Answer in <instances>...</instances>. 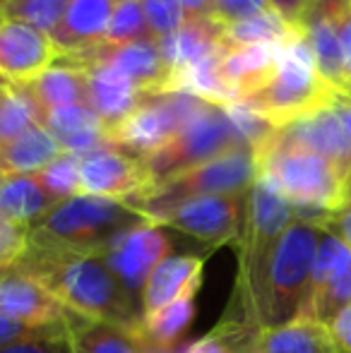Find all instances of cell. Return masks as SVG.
Masks as SVG:
<instances>
[{
  "mask_svg": "<svg viewBox=\"0 0 351 353\" xmlns=\"http://www.w3.org/2000/svg\"><path fill=\"white\" fill-rule=\"evenodd\" d=\"M212 8H214V19H219L221 24H234L272 10V5L270 0H212Z\"/></svg>",
  "mask_w": 351,
  "mask_h": 353,
  "instance_id": "39",
  "label": "cell"
},
{
  "mask_svg": "<svg viewBox=\"0 0 351 353\" xmlns=\"http://www.w3.org/2000/svg\"><path fill=\"white\" fill-rule=\"evenodd\" d=\"M43 128L56 137L63 152L68 154H89L99 147L111 144L108 130L99 116L87 106V103H75V106H63L56 111L46 113Z\"/></svg>",
  "mask_w": 351,
  "mask_h": 353,
  "instance_id": "21",
  "label": "cell"
},
{
  "mask_svg": "<svg viewBox=\"0 0 351 353\" xmlns=\"http://www.w3.org/2000/svg\"><path fill=\"white\" fill-rule=\"evenodd\" d=\"M255 349L258 353H339L328 327L308 317L274 330H260Z\"/></svg>",
  "mask_w": 351,
  "mask_h": 353,
  "instance_id": "27",
  "label": "cell"
},
{
  "mask_svg": "<svg viewBox=\"0 0 351 353\" xmlns=\"http://www.w3.org/2000/svg\"><path fill=\"white\" fill-rule=\"evenodd\" d=\"M43 111L32 99L24 84H12L0 99V149L14 142L34 125H43Z\"/></svg>",
  "mask_w": 351,
  "mask_h": 353,
  "instance_id": "31",
  "label": "cell"
},
{
  "mask_svg": "<svg viewBox=\"0 0 351 353\" xmlns=\"http://www.w3.org/2000/svg\"><path fill=\"white\" fill-rule=\"evenodd\" d=\"M332 108H334V113L339 116V121L344 123L347 132L351 135V89H347V92H334Z\"/></svg>",
  "mask_w": 351,
  "mask_h": 353,
  "instance_id": "46",
  "label": "cell"
},
{
  "mask_svg": "<svg viewBox=\"0 0 351 353\" xmlns=\"http://www.w3.org/2000/svg\"><path fill=\"white\" fill-rule=\"evenodd\" d=\"M61 61L87 70L92 65H108L128 79L137 84L147 94H169L171 92V72L161 58L159 43L140 41V43H94L80 51L63 53Z\"/></svg>",
  "mask_w": 351,
  "mask_h": 353,
  "instance_id": "10",
  "label": "cell"
},
{
  "mask_svg": "<svg viewBox=\"0 0 351 353\" xmlns=\"http://www.w3.org/2000/svg\"><path fill=\"white\" fill-rule=\"evenodd\" d=\"M349 270H351V248L337 233L323 228L313 260V288H310V298H313V293H318L320 288H325L328 283L339 279Z\"/></svg>",
  "mask_w": 351,
  "mask_h": 353,
  "instance_id": "32",
  "label": "cell"
},
{
  "mask_svg": "<svg viewBox=\"0 0 351 353\" xmlns=\"http://www.w3.org/2000/svg\"><path fill=\"white\" fill-rule=\"evenodd\" d=\"M24 87L32 94L34 101L39 103L43 116L63 106L87 103V72L61 61V58Z\"/></svg>",
  "mask_w": 351,
  "mask_h": 353,
  "instance_id": "24",
  "label": "cell"
},
{
  "mask_svg": "<svg viewBox=\"0 0 351 353\" xmlns=\"http://www.w3.org/2000/svg\"><path fill=\"white\" fill-rule=\"evenodd\" d=\"M202 279V257L190 255H174L166 257L154 272L145 286L142 296V310L147 315H154L161 307L174 303L190 283Z\"/></svg>",
  "mask_w": 351,
  "mask_h": 353,
  "instance_id": "25",
  "label": "cell"
},
{
  "mask_svg": "<svg viewBox=\"0 0 351 353\" xmlns=\"http://www.w3.org/2000/svg\"><path fill=\"white\" fill-rule=\"evenodd\" d=\"M349 305H351V270L344 272V274L339 276V279H334L332 283H328L325 288H320L318 293H313L305 317L328 327L330 322Z\"/></svg>",
  "mask_w": 351,
  "mask_h": 353,
  "instance_id": "36",
  "label": "cell"
},
{
  "mask_svg": "<svg viewBox=\"0 0 351 353\" xmlns=\"http://www.w3.org/2000/svg\"><path fill=\"white\" fill-rule=\"evenodd\" d=\"M140 3H142V10H145L150 32L157 41L176 34L178 29L190 19L174 0H140Z\"/></svg>",
  "mask_w": 351,
  "mask_h": 353,
  "instance_id": "37",
  "label": "cell"
},
{
  "mask_svg": "<svg viewBox=\"0 0 351 353\" xmlns=\"http://www.w3.org/2000/svg\"><path fill=\"white\" fill-rule=\"evenodd\" d=\"M0 312L14 320L46 325L68 320L70 310L17 265L0 270Z\"/></svg>",
  "mask_w": 351,
  "mask_h": 353,
  "instance_id": "16",
  "label": "cell"
},
{
  "mask_svg": "<svg viewBox=\"0 0 351 353\" xmlns=\"http://www.w3.org/2000/svg\"><path fill=\"white\" fill-rule=\"evenodd\" d=\"M323 228L337 233V236L351 248V200L344 202L339 210H334L332 214H330V219L323 223Z\"/></svg>",
  "mask_w": 351,
  "mask_h": 353,
  "instance_id": "43",
  "label": "cell"
},
{
  "mask_svg": "<svg viewBox=\"0 0 351 353\" xmlns=\"http://www.w3.org/2000/svg\"><path fill=\"white\" fill-rule=\"evenodd\" d=\"M0 3H3V0H0Z\"/></svg>",
  "mask_w": 351,
  "mask_h": 353,
  "instance_id": "50",
  "label": "cell"
},
{
  "mask_svg": "<svg viewBox=\"0 0 351 353\" xmlns=\"http://www.w3.org/2000/svg\"><path fill=\"white\" fill-rule=\"evenodd\" d=\"M342 51H344V65H347V74L351 82V0L344 3V12H342Z\"/></svg>",
  "mask_w": 351,
  "mask_h": 353,
  "instance_id": "44",
  "label": "cell"
},
{
  "mask_svg": "<svg viewBox=\"0 0 351 353\" xmlns=\"http://www.w3.org/2000/svg\"><path fill=\"white\" fill-rule=\"evenodd\" d=\"M221 34L224 24L214 17H190L176 34L159 39V51L166 68L171 72V92L174 82L183 70H188L195 63L224 51L221 48Z\"/></svg>",
  "mask_w": 351,
  "mask_h": 353,
  "instance_id": "18",
  "label": "cell"
},
{
  "mask_svg": "<svg viewBox=\"0 0 351 353\" xmlns=\"http://www.w3.org/2000/svg\"><path fill=\"white\" fill-rule=\"evenodd\" d=\"M0 353H75L70 332L56 336H39V339H24L17 344H10Z\"/></svg>",
  "mask_w": 351,
  "mask_h": 353,
  "instance_id": "40",
  "label": "cell"
},
{
  "mask_svg": "<svg viewBox=\"0 0 351 353\" xmlns=\"http://www.w3.org/2000/svg\"><path fill=\"white\" fill-rule=\"evenodd\" d=\"M202 103L207 101H200L183 92L150 94L137 106V111L108 135V140L121 152L130 154L132 159L145 161L195 116Z\"/></svg>",
  "mask_w": 351,
  "mask_h": 353,
  "instance_id": "8",
  "label": "cell"
},
{
  "mask_svg": "<svg viewBox=\"0 0 351 353\" xmlns=\"http://www.w3.org/2000/svg\"><path fill=\"white\" fill-rule=\"evenodd\" d=\"M68 5H70V0H3L0 14L32 24L51 37L61 24Z\"/></svg>",
  "mask_w": 351,
  "mask_h": 353,
  "instance_id": "34",
  "label": "cell"
},
{
  "mask_svg": "<svg viewBox=\"0 0 351 353\" xmlns=\"http://www.w3.org/2000/svg\"><path fill=\"white\" fill-rule=\"evenodd\" d=\"M10 87H12V84H10V82H8V79H5V77H3V74H0V99H3V97H5V94H8V92H10Z\"/></svg>",
  "mask_w": 351,
  "mask_h": 353,
  "instance_id": "48",
  "label": "cell"
},
{
  "mask_svg": "<svg viewBox=\"0 0 351 353\" xmlns=\"http://www.w3.org/2000/svg\"><path fill=\"white\" fill-rule=\"evenodd\" d=\"M294 221V205L267 178L258 176V181L248 190V219H245L243 248L272 245Z\"/></svg>",
  "mask_w": 351,
  "mask_h": 353,
  "instance_id": "19",
  "label": "cell"
},
{
  "mask_svg": "<svg viewBox=\"0 0 351 353\" xmlns=\"http://www.w3.org/2000/svg\"><path fill=\"white\" fill-rule=\"evenodd\" d=\"M63 154L61 144L43 125L29 128L24 135L0 149V176H29L39 173Z\"/></svg>",
  "mask_w": 351,
  "mask_h": 353,
  "instance_id": "28",
  "label": "cell"
},
{
  "mask_svg": "<svg viewBox=\"0 0 351 353\" xmlns=\"http://www.w3.org/2000/svg\"><path fill=\"white\" fill-rule=\"evenodd\" d=\"M200 288V281L190 283L174 303L161 307L154 315H147L142 322L140 336L145 339L147 346H157V349H171L176 339L188 330L195 315V293Z\"/></svg>",
  "mask_w": 351,
  "mask_h": 353,
  "instance_id": "29",
  "label": "cell"
},
{
  "mask_svg": "<svg viewBox=\"0 0 351 353\" xmlns=\"http://www.w3.org/2000/svg\"><path fill=\"white\" fill-rule=\"evenodd\" d=\"M171 252V241L164 231V223L145 221L123 231L113 238V243L101 252L108 270L116 274L128 296L142 307L145 286L152 272L166 260ZM145 312V310H142Z\"/></svg>",
  "mask_w": 351,
  "mask_h": 353,
  "instance_id": "9",
  "label": "cell"
},
{
  "mask_svg": "<svg viewBox=\"0 0 351 353\" xmlns=\"http://www.w3.org/2000/svg\"><path fill=\"white\" fill-rule=\"evenodd\" d=\"M258 334H260V332H258ZM258 334L248 336V339L236 341V344H231V351L229 353H258V349H255V339H258Z\"/></svg>",
  "mask_w": 351,
  "mask_h": 353,
  "instance_id": "47",
  "label": "cell"
},
{
  "mask_svg": "<svg viewBox=\"0 0 351 353\" xmlns=\"http://www.w3.org/2000/svg\"><path fill=\"white\" fill-rule=\"evenodd\" d=\"M310 3H313V0H270L272 10H274L279 17H284L289 24H294V27H301V19L308 12Z\"/></svg>",
  "mask_w": 351,
  "mask_h": 353,
  "instance_id": "42",
  "label": "cell"
},
{
  "mask_svg": "<svg viewBox=\"0 0 351 353\" xmlns=\"http://www.w3.org/2000/svg\"><path fill=\"white\" fill-rule=\"evenodd\" d=\"M61 51L41 29L0 14V74L10 84H29L58 61Z\"/></svg>",
  "mask_w": 351,
  "mask_h": 353,
  "instance_id": "14",
  "label": "cell"
},
{
  "mask_svg": "<svg viewBox=\"0 0 351 353\" xmlns=\"http://www.w3.org/2000/svg\"><path fill=\"white\" fill-rule=\"evenodd\" d=\"M328 332H330V336H332L339 353H351V305L344 307V310L330 322Z\"/></svg>",
  "mask_w": 351,
  "mask_h": 353,
  "instance_id": "41",
  "label": "cell"
},
{
  "mask_svg": "<svg viewBox=\"0 0 351 353\" xmlns=\"http://www.w3.org/2000/svg\"><path fill=\"white\" fill-rule=\"evenodd\" d=\"M347 0H313L301 19V32L308 43L318 72L334 92L351 89L342 51V12Z\"/></svg>",
  "mask_w": 351,
  "mask_h": 353,
  "instance_id": "13",
  "label": "cell"
},
{
  "mask_svg": "<svg viewBox=\"0 0 351 353\" xmlns=\"http://www.w3.org/2000/svg\"><path fill=\"white\" fill-rule=\"evenodd\" d=\"M87 106L99 116L111 135L121 123H126L137 111L150 94L142 92L132 79L108 65L87 68Z\"/></svg>",
  "mask_w": 351,
  "mask_h": 353,
  "instance_id": "17",
  "label": "cell"
},
{
  "mask_svg": "<svg viewBox=\"0 0 351 353\" xmlns=\"http://www.w3.org/2000/svg\"><path fill=\"white\" fill-rule=\"evenodd\" d=\"M58 202L39 183L37 173L29 176H0V214L22 226H34Z\"/></svg>",
  "mask_w": 351,
  "mask_h": 353,
  "instance_id": "26",
  "label": "cell"
},
{
  "mask_svg": "<svg viewBox=\"0 0 351 353\" xmlns=\"http://www.w3.org/2000/svg\"><path fill=\"white\" fill-rule=\"evenodd\" d=\"M245 219H248V192L192 197L161 214L157 223L178 228L207 243H226L243 236Z\"/></svg>",
  "mask_w": 351,
  "mask_h": 353,
  "instance_id": "11",
  "label": "cell"
},
{
  "mask_svg": "<svg viewBox=\"0 0 351 353\" xmlns=\"http://www.w3.org/2000/svg\"><path fill=\"white\" fill-rule=\"evenodd\" d=\"M243 147L248 144L241 137L236 123L231 121L229 108L202 103L195 116L164 147L157 149L142 161L147 178H150V190L164 185L171 178L181 176L190 168H197L212 159H219Z\"/></svg>",
  "mask_w": 351,
  "mask_h": 353,
  "instance_id": "6",
  "label": "cell"
},
{
  "mask_svg": "<svg viewBox=\"0 0 351 353\" xmlns=\"http://www.w3.org/2000/svg\"><path fill=\"white\" fill-rule=\"evenodd\" d=\"M301 32V27L289 24L274 10H265L248 19L234 24H224L221 48H243V46H265V43H286Z\"/></svg>",
  "mask_w": 351,
  "mask_h": 353,
  "instance_id": "30",
  "label": "cell"
},
{
  "mask_svg": "<svg viewBox=\"0 0 351 353\" xmlns=\"http://www.w3.org/2000/svg\"><path fill=\"white\" fill-rule=\"evenodd\" d=\"M145 221L150 219L128 207L123 200L80 192L70 200L58 202L46 216L29 226V243L101 255L113 238Z\"/></svg>",
  "mask_w": 351,
  "mask_h": 353,
  "instance_id": "4",
  "label": "cell"
},
{
  "mask_svg": "<svg viewBox=\"0 0 351 353\" xmlns=\"http://www.w3.org/2000/svg\"><path fill=\"white\" fill-rule=\"evenodd\" d=\"M37 178L56 202L70 200V197L82 192L80 190V157H77V154L63 152L61 157L53 159L43 171H39Z\"/></svg>",
  "mask_w": 351,
  "mask_h": 353,
  "instance_id": "35",
  "label": "cell"
},
{
  "mask_svg": "<svg viewBox=\"0 0 351 353\" xmlns=\"http://www.w3.org/2000/svg\"><path fill=\"white\" fill-rule=\"evenodd\" d=\"M320 231L323 226L318 223L296 219L272 245L243 250L241 281L260 330H274L305 317Z\"/></svg>",
  "mask_w": 351,
  "mask_h": 353,
  "instance_id": "1",
  "label": "cell"
},
{
  "mask_svg": "<svg viewBox=\"0 0 351 353\" xmlns=\"http://www.w3.org/2000/svg\"><path fill=\"white\" fill-rule=\"evenodd\" d=\"M188 17H214L212 0H174Z\"/></svg>",
  "mask_w": 351,
  "mask_h": 353,
  "instance_id": "45",
  "label": "cell"
},
{
  "mask_svg": "<svg viewBox=\"0 0 351 353\" xmlns=\"http://www.w3.org/2000/svg\"><path fill=\"white\" fill-rule=\"evenodd\" d=\"M14 265L34 276L75 315L111 322L132 332L142 330L145 312L128 296L101 255L29 243Z\"/></svg>",
  "mask_w": 351,
  "mask_h": 353,
  "instance_id": "2",
  "label": "cell"
},
{
  "mask_svg": "<svg viewBox=\"0 0 351 353\" xmlns=\"http://www.w3.org/2000/svg\"><path fill=\"white\" fill-rule=\"evenodd\" d=\"M80 190L82 195L128 200L145 195L150 190V178L140 159L106 144L80 157Z\"/></svg>",
  "mask_w": 351,
  "mask_h": 353,
  "instance_id": "12",
  "label": "cell"
},
{
  "mask_svg": "<svg viewBox=\"0 0 351 353\" xmlns=\"http://www.w3.org/2000/svg\"><path fill=\"white\" fill-rule=\"evenodd\" d=\"M68 320L61 322H46V325H34V322L14 320L0 312V349L10 344H17L24 339H39V336H56L68 334Z\"/></svg>",
  "mask_w": 351,
  "mask_h": 353,
  "instance_id": "38",
  "label": "cell"
},
{
  "mask_svg": "<svg viewBox=\"0 0 351 353\" xmlns=\"http://www.w3.org/2000/svg\"><path fill=\"white\" fill-rule=\"evenodd\" d=\"M332 97L334 89L320 77L303 32H299L279 46L277 63L263 87L241 103L265 116L272 125L281 128L328 106Z\"/></svg>",
  "mask_w": 351,
  "mask_h": 353,
  "instance_id": "5",
  "label": "cell"
},
{
  "mask_svg": "<svg viewBox=\"0 0 351 353\" xmlns=\"http://www.w3.org/2000/svg\"><path fill=\"white\" fill-rule=\"evenodd\" d=\"M279 46L281 43H265V46L226 48L221 53V72L236 92L239 101L248 99L255 89L263 87L277 63Z\"/></svg>",
  "mask_w": 351,
  "mask_h": 353,
  "instance_id": "22",
  "label": "cell"
},
{
  "mask_svg": "<svg viewBox=\"0 0 351 353\" xmlns=\"http://www.w3.org/2000/svg\"><path fill=\"white\" fill-rule=\"evenodd\" d=\"M258 176L294 205L296 219L323 226L347 200L344 173L320 154L272 135L258 154Z\"/></svg>",
  "mask_w": 351,
  "mask_h": 353,
  "instance_id": "3",
  "label": "cell"
},
{
  "mask_svg": "<svg viewBox=\"0 0 351 353\" xmlns=\"http://www.w3.org/2000/svg\"><path fill=\"white\" fill-rule=\"evenodd\" d=\"M147 353H174L171 349H157V346H147Z\"/></svg>",
  "mask_w": 351,
  "mask_h": 353,
  "instance_id": "49",
  "label": "cell"
},
{
  "mask_svg": "<svg viewBox=\"0 0 351 353\" xmlns=\"http://www.w3.org/2000/svg\"><path fill=\"white\" fill-rule=\"evenodd\" d=\"M68 330L75 344V353H147V344L140 332H132L128 327L89 320L70 312Z\"/></svg>",
  "mask_w": 351,
  "mask_h": 353,
  "instance_id": "23",
  "label": "cell"
},
{
  "mask_svg": "<svg viewBox=\"0 0 351 353\" xmlns=\"http://www.w3.org/2000/svg\"><path fill=\"white\" fill-rule=\"evenodd\" d=\"M277 135L325 157L344 173V178L351 176V135L334 113L332 101L289 125L277 128Z\"/></svg>",
  "mask_w": 351,
  "mask_h": 353,
  "instance_id": "15",
  "label": "cell"
},
{
  "mask_svg": "<svg viewBox=\"0 0 351 353\" xmlns=\"http://www.w3.org/2000/svg\"><path fill=\"white\" fill-rule=\"evenodd\" d=\"M255 181H258V157L253 149L243 147L190 168L145 195L128 197L123 202L157 223L161 214L181 202L207 195H243L253 188Z\"/></svg>",
  "mask_w": 351,
  "mask_h": 353,
  "instance_id": "7",
  "label": "cell"
},
{
  "mask_svg": "<svg viewBox=\"0 0 351 353\" xmlns=\"http://www.w3.org/2000/svg\"><path fill=\"white\" fill-rule=\"evenodd\" d=\"M103 41L118 43V46H123V43L157 41L150 32V24H147L145 10H142L140 0H118Z\"/></svg>",
  "mask_w": 351,
  "mask_h": 353,
  "instance_id": "33",
  "label": "cell"
},
{
  "mask_svg": "<svg viewBox=\"0 0 351 353\" xmlns=\"http://www.w3.org/2000/svg\"><path fill=\"white\" fill-rule=\"evenodd\" d=\"M116 3L118 0H70L61 24L51 34L61 56L101 43Z\"/></svg>",
  "mask_w": 351,
  "mask_h": 353,
  "instance_id": "20",
  "label": "cell"
}]
</instances>
